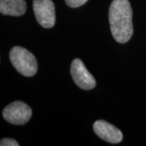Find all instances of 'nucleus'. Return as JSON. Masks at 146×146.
Here are the masks:
<instances>
[{
    "mask_svg": "<svg viewBox=\"0 0 146 146\" xmlns=\"http://www.w3.org/2000/svg\"><path fill=\"white\" fill-rule=\"evenodd\" d=\"M26 9L25 0H0V12L3 15L20 16L25 13Z\"/></svg>",
    "mask_w": 146,
    "mask_h": 146,
    "instance_id": "0eeeda50",
    "label": "nucleus"
},
{
    "mask_svg": "<svg viewBox=\"0 0 146 146\" xmlns=\"http://www.w3.org/2000/svg\"><path fill=\"white\" fill-rule=\"evenodd\" d=\"M109 22L112 36L116 42L123 44L133 34L132 9L128 0H113L110 6Z\"/></svg>",
    "mask_w": 146,
    "mask_h": 146,
    "instance_id": "f257e3e1",
    "label": "nucleus"
},
{
    "mask_svg": "<svg viewBox=\"0 0 146 146\" xmlns=\"http://www.w3.org/2000/svg\"><path fill=\"white\" fill-rule=\"evenodd\" d=\"M65 2L68 7L76 8L85 4L88 2V0H65Z\"/></svg>",
    "mask_w": 146,
    "mask_h": 146,
    "instance_id": "6e6552de",
    "label": "nucleus"
},
{
    "mask_svg": "<svg viewBox=\"0 0 146 146\" xmlns=\"http://www.w3.org/2000/svg\"><path fill=\"white\" fill-rule=\"evenodd\" d=\"M33 11L38 24L45 29L55 25V7L51 0H33Z\"/></svg>",
    "mask_w": 146,
    "mask_h": 146,
    "instance_id": "20e7f679",
    "label": "nucleus"
},
{
    "mask_svg": "<svg viewBox=\"0 0 146 146\" xmlns=\"http://www.w3.org/2000/svg\"><path fill=\"white\" fill-rule=\"evenodd\" d=\"M0 145L1 146H19V144L17 141L11 139V138H4L2 139L0 141Z\"/></svg>",
    "mask_w": 146,
    "mask_h": 146,
    "instance_id": "1a4fd4ad",
    "label": "nucleus"
},
{
    "mask_svg": "<svg viewBox=\"0 0 146 146\" xmlns=\"http://www.w3.org/2000/svg\"><path fill=\"white\" fill-rule=\"evenodd\" d=\"M10 60L13 67L25 76L30 77L37 72V62L35 56L25 48L13 47L10 51Z\"/></svg>",
    "mask_w": 146,
    "mask_h": 146,
    "instance_id": "f03ea898",
    "label": "nucleus"
},
{
    "mask_svg": "<svg viewBox=\"0 0 146 146\" xmlns=\"http://www.w3.org/2000/svg\"><path fill=\"white\" fill-rule=\"evenodd\" d=\"M94 131L101 139L111 144L120 143L123 140L122 131L105 120H98L94 123Z\"/></svg>",
    "mask_w": 146,
    "mask_h": 146,
    "instance_id": "423d86ee",
    "label": "nucleus"
},
{
    "mask_svg": "<svg viewBox=\"0 0 146 146\" xmlns=\"http://www.w3.org/2000/svg\"><path fill=\"white\" fill-rule=\"evenodd\" d=\"M3 118L11 124L23 125L31 119V108L23 102L16 101L7 106L3 111Z\"/></svg>",
    "mask_w": 146,
    "mask_h": 146,
    "instance_id": "7ed1b4c3",
    "label": "nucleus"
},
{
    "mask_svg": "<svg viewBox=\"0 0 146 146\" xmlns=\"http://www.w3.org/2000/svg\"><path fill=\"white\" fill-rule=\"evenodd\" d=\"M71 75L74 82L84 90L95 88L96 80L80 58H75L71 65Z\"/></svg>",
    "mask_w": 146,
    "mask_h": 146,
    "instance_id": "39448f33",
    "label": "nucleus"
}]
</instances>
